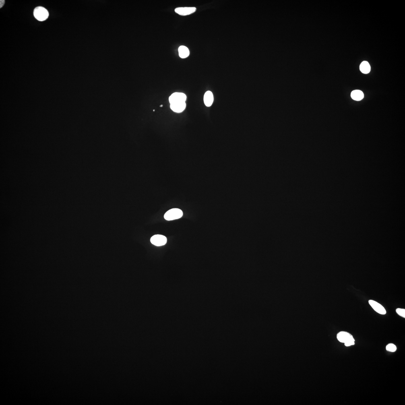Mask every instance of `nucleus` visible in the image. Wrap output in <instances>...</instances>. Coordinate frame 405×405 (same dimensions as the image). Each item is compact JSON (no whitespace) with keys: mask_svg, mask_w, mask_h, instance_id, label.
I'll return each mask as SVG.
<instances>
[{"mask_svg":"<svg viewBox=\"0 0 405 405\" xmlns=\"http://www.w3.org/2000/svg\"><path fill=\"white\" fill-rule=\"evenodd\" d=\"M204 101L207 107H210L214 101V96L212 92L208 91L205 93L204 96Z\"/></svg>","mask_w":405,"mask_h":405,"instance_id":"1a4fd4ad","label":"nucleus"},{"mask_svg":"<svg viewBox=\"0 0 405 405\" xmlns=\"http://www.w3.org/2000/svg\"><path fill=\"white\" fill-rule=\"evenodd\" d=\"M352 98L354 100L359 101L363 99L364 94L361 90H356L353 91L351 94Z\"/></svg>","mask_w":405,"mask_h":405,"instance_id":"9d476101","label":"nucleus"},{"mask_svg":"<svg viewBox=\"0 0 405 405\" xmlns=\"http://www.w3.org/2000/svg\"><path fill=\"white\" fill-rule=\"evenodd\" d=\"M337 338L339 342L344 344L351 341H355L351 334L345 331H341L338 333L337 335Z\"/></svg>","mask_w":405,"mask_h":405,"instance_id":"39448f33","label":"nucleus"},{"mask_svg":"<svg viewBox=\"0 0 405 405\" xmlns=\"http://www.w3.org/2000/svg\"><path fill=\"white\" fill-rule=\"evenodd\" d=\"M183 215V211L181 209H172L166 212L164 215V218L167 221L173 220L181 218Z\"/></svg>","mask_w":405,"mask_h":405,"instance_id":"f257e3e1","label":"nucleus"},{"mask_svg":"<svg viewBox=\"0 0 405 405\" xmlns=\"http://www.w3.org/2000/svg\"><path fill=\"white\" fill-rule=\"evenodd\" d=\"M162 106H162V105H161V106H160V107H162Z\"/></svg>","mask_w":405,"mask_h":405,"instance_id":"f3484780","label":"nucleus"},{"mask_svg":"<svg viewBox=\"0 0 405 405\" xmlns=\"http://www.w3.org/2000/svg\"><path fill=\"white\" fill-rule=\"evenodd\" d=\"M186 104L185 102L181 103H174L170 104V107L171 109L176 113H181L185 109Z\"/></svg>","mask_w":405,"mask_h":405,"instance_id":"6e6552de","label":"nucleus"},{"mask_svg":"<svg viewBox=\"0 0 405 405\" xmlns=\"http://www.w3.org/2000/svg\"><path fill=\"white\" fill-rule=\"evenodd\" d=\"M369 304L374 310L377 313L381 315H385L386 314V310L385 309V308L382 305L379 303L378 302L373 301V300H370L369 301Z\"/></svg>","mask_w":405,"mask_h":405,"instance_id":"423d86ee","label":"nucleus"},{"mask_svg":"<svg viewBox=\"0 0 405 405\" xmlns=\"http://www.w3.org/2000/svg\"><path fill=\"white\" fill-rule=\"evenodd\" d=\"M180 57L183 59L187 57L189 55V48L186 46H180L178 49Z\"/></svg>","mask_w":405,"mask_h":405,"instance_id":"9b49d317","label":"nucleus"},{"mask_svg":"<svg viewBox=\"0 0 405 405\" xmlns=\"http://www.w3.org/2000/svg\"><path fill=\"white\" fill-rule=\"evenodd\" d=\"M167 239L165 236L160 234L153 236L151 239V242L153 245L160 247L165 245Z\"/></svg>","mask_w":405,"mask_h":405,"instance_id":"20e7f679","label":"nucleus"},{"mask_svg":"<svg viewBox=\"0 0 405 405\" xmlns=\"http://www.w3.org/2000/svg\"><path fill=\"white\" fill-rule=\"evenodd\" d=\"M396 312L399 315L402 317L405 318V309H396Z\"/></svg>","mask_w":405,"mask_h":405,"instance_id":"4468645a","label":"nucleus"},{"mask_svg":"<svg viewBox=\"0 0 405 405\" xmlns=\"http://www.w3.org/2000/svg\"><path fill=\"white\" fill-rule=\"evenodd\" d=\"M187 96L183 93L175 92L170 96L169 101L170 104L185 102Z\"/></svg>","mask_w":405,"mask_h":405,"instance_id":"7ed1b4c3","label":"nucleus"},{"mask_svg":"<svg viewBox=\"0 0 405 405\" xmlns=\"http://www.w3.org/2000/svg\"><path fill=\"white\" fill-rule=\"evenodd\" d=\"M34 15L37 20L40 21H44L48 18L49 13L44 8L38 7L34 9Z\"/></svg>","mask_w":405,"mask_h":405,"instance_id":"f03ea898","label":"nucleus"},{"mask_svg":"<svg viewBox=\"0 0 405 405\" xmlns=\"http://www.w3.org/2000/svg\"><path fill=\"white\" fill-rule=\"evenodd\" d=\"M5 3V1L4 0H1L0 1V8H2L3 7Z\"/></svg>","mask_w":405,"mask_h":405,"instance_id":"dca6fc26","label":"nucleus"},{"mask_svg":"<svg viewBox=\"0 0 405 405\" xmlns=\"http://www.w3.org/2000/svg\"><path fill=\"white\" fill-rule=\"evenodd\" d=\"M360 69L362 73L365 74H367L370 71L371 67L368 62L363 61L360 64Z\"/></svg>","mask_w":405,"mask_h":405,"instance_id":"f8f14e48","label":"nucleus"},{"mask_svg":"<svg viewBox=\"0 0 405 405\" xmlns=\"http://www.w3.org/2000/svg\"><path fill=\"white\" fill-rule=\"evenodd\" d=\"M196 8L195 7H179L175 9V12L178 14L181 15H189L195 12Z\"/></svg>","mask_w":405,"mask_h":405,"instance_id":"0eeeda50","label":"nucleus"},{"mask_svg":"<svg viewBox=\"0 0 405 405\" xmlns=\"http://www.w3.org/2000/svg\"><path fill=\"white\" fill-rule=\"evenodd\" d=\"M397 348L395 344L390 343L386 347V350L387 351L394 352L397 350Z\"/></svg>","mask_w":405,"mask_h":405,"instance_id":"ddd939ff","label":"nucleus"},{"mask_svg":"<svg viewBox=\"0 0 405 405\" xmlns=\"http://www.w3.org/2000/svg\"><path fill=\"white\" fill-rule=\"evenodd\" d=\"M354 342H355V341H351V342H347L346 343L344 344L345 346L346 347H349L354 345V344H355Z\"/></svg>","mask_w":405,"mask_h":405,"instance_id":"2eb2a0df","label":"nucleus"}]
</instances>
